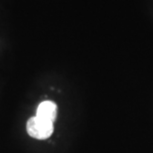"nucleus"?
I'll return each mask as SVG.
<instances>
[{
  "mask_svg": "<svg viewBox=\"0 0 153 153\" xmlns=\"http://www.w3.org/2000/svg\"><path fill=\"white\" fill-rule=\"evenodd\" d=\"M27 133L33 138L44 140L49 138L54 131V122L46 120L38 116L30 117L26 124Z\"/></svg>",
  "mask_w": 153,
  "mask_h": 153,
  "instance_id": "obj_1",
  "label": "nucleus"
},
{
  "mask_svg": "<svg viewBox=\"0 0 153 153\" xmlns=\"http://www.w3.org/2000/svg\"><path fill=\"white\" fill-rule=\"evenodd\" d=\"M57 114L58 106L56 103L51 100H45L38 105L36 116L54 122L57 118Z\"/></svg>",
  "mask_w": 153,
  "mask_h": 153,
  "instance_id": "obj_2",
  "label": "nucleus"
}]
</instances>
